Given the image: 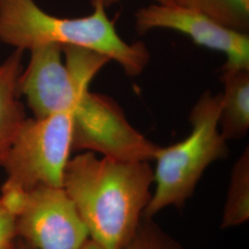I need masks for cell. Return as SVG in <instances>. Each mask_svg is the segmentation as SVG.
I'll return each mask as SVG.
<instances>
[{
    "label": "cell",
    "instance_id": "obj_1",
    "mask_svg": "<svg viewBox=\"0 0 249 249\" xmlns=\"http://www.w3.org/2000/svg\"><path fill=\"white\" fill-rule=\"evenodd\" d=\"M30 52L18 90L35 117L69 112L73 151L98 152L117 160H153L159 146L129 123L114 99L89 90L91 80L110 58L89 49L58 45Z\"/></svg>",
    "mask_w": 249,
    "mask_h": 249
},
{
    "label": "cell",
    "instance_id": "obj_2",
    "mask_svg": "<svg viewBox=\"0 0 249 249\" xmlns=\"http://www.w3.org/2000/svg\"><path fill=\"white\" fill-rule=\"evenodd\" d=\"M149 161L117 160L84 151L69 160L63 188L71 198L90 240L118 249L129 240L151 201Z\"/></svg>",
    "mask_w": 249,
    "mask_h": 249
},
{
    "label": "cell",
    "instance_id": "obj_3",
    "mask_svg": "<svg viewBox=\"0 0 249 249\" xmlns=\"http://www.w3.org/2000/svg\"><path fill=\"white\" fill-rule=\"evenodd\" d=\"M91 6L88 16L60 18L35 0H0V42L23 52L46 45L85 48L117 63L127 76H140L150 63L148 47L122 39L101 1L91 0Z\"/></svg>",
    "mask_w": 249,
    "mask_h": 249
},
{
    "label": "cell",
    "instance_id": "obj_4",
    "mask_svg": "<svg viewBox=\"0 0 249 249\" xmlns=\"http://www.w3.org/2000/svg\"><path fill=\"white\" fill-rule=\"evenodd\" d=\"M221 102V93L204 91L191 109L189 135L168 147L159 146L153 158L155 189L142 218L152 219L171 206L182 208L193 195L205 170L227 157V142L219 127Z\"/></svg>",
    "mask_w": 249,
    "mask_h": 249
},
{
    "label": "cell",
    "instance_id": "obj_5",
    "mask_svg": "<svg viewBox=\"0 0 249 249\" xmlns=\"http://www.w3.org/2000/svg\"><path fill=\"white\" fill-rule=\"evenodd\" d=\"M72 151L69 112L26 118L2 165L7 179L1 193L18 195L39 186L63 187Z\"/></svg>",
    "mask_w": 249,
    "mask_h": 249
},
{
    "label": "cell",
    "instance_id": "obj_6",
    "mask_svg": "<svg viewBox=\"0 0 249 249\" xmlns=\"http://www.w3.org/2000/svg\"><path fill=\"white\" fill-rule=\"evenodd\" d=\"M18 239L34 249H82L89 231L63 187L39 186L9 199Z\"/></svg>",
    "mask_w": 249,
    "mask_h": 249
},
{
    "label": "cell",
    "instance_id": "obj_7",
    "mask_svg": "<svg viewBox=\"0 0 249 249\" xmlns=\"http://www.w3.org/2000/svg\"><path fill=\"white\" fill-rule=\"evenodd\" d=\"M135 29L139 35L154 29L176 31L196 45L224 53L223 69H249V35L223 26L195 9L152 4L135 13Z\"/></svg>",
    "mask_w": 249,
    "mask_h": 249
},
{
    "label": "cell",
    "instance_id": "obj_8",
    "mask_svg": "<svg viewBox=\"0 0 249 249\" xmlns=\"http://www.w3.org/2000/svg\"><path fill=\"white\" fill-rule=\"evenodd\" d=\"M23 53L15 49L0 63V166L27 118L18 90Z\"/></svg>",
    "mask_w": 249,
    "mask_h": 249
},
{
    "label": "cell",
    "instance_id": "obj_9",
    "mask_svg": "<svg viewBox=\"0 0 249 249\" xmlns=\"http://www.w3.org/2000/svg\"><path fill=\"white\" fill-rule=\"evenodd\" d=\"M219 127L223 139L240 140L249 129V69H223Z\"/></svg>",
    "mask_w": 249,
    "mask_h": 249
},
{
    "label": "cell",
    "instance_id": "obj_10",
    "mask_svg": "<svg viewBox=\"0 0 249 249\" xmlns=\"http://www.w3.org/2000/svg\"><path fill=\"white\" fill-rule=\"evenodd\" d=\"M249 218V150L243 151L231 173L227 200L223 209L222 228H231Z\"/></svg>",
    "mask_w": 249,
    "mask_h": 249
},
{
    "label": "cell",
    "instance_id": "obj_11",
    "mask_svg": "<svg viewBox=\"0 0 249 249\" xmlns=\"http://www.w3.org/2000/svg\"><path fill=\"white\" fill-rule=\"evenodd\" d=\"M178 5L199 11L226 28L249 34V0H179Z\"/></svg>",
    "mask_w": 249,
    "mask_h": 249
},
{
    "label": "cell",
    "instance_id": "obj_12",
    "mask_svg": "<svg viewBox=\"0 0 249 249\" xmlns=\"http://www.w3.org/2000/svg\"><path fill=\"white\" fill-rule=\"evenodd\" d=\"M82 249H105L92 240L86 242ZM118 249H184L152 219L142 218L133 236Z\"/></svg>",
    "mask_w": 249,
    "mask_h": 249
},
{
    "label": "cell",
    "instance_id": "obj_13",
    "mask_svg": "<svg viewBox=\"0 0 249 249\" xmlns=\"http://www.w3.org/2000/svg\"><path fill=\"white\" fill-rule=\"evenodd\" d=\"M17 239L15 212L0 195V249H12Z\"/></svg>",
    "mask_w": 249,
    "mask_h": 249
},
{
    "label": "cell",
    "instance_id": "obj_14",
    "mask_svg": "<svg viewBox=\"0 0 249 249\" xmlns=\"http://www.w3.org/2000/svg\"><path fill=\"white\" fill-rule=\"evenodd\" d=\"M11 249H34L33 248H31L30 246H28L25 242H23L22 240H20V239H17L16 242H15V244H14V246H13V248Z\"/></svg>",
    "mask_w": 249,
    "mask_h": 249
},
{
    "label": "cell",
    "instance_id": "obj_15",
    "mask_svg": "<svg viewBox=\"0 0 249 249\" xmlns=\"http://www.w3.org/2000/svg\"><path fill=\"white\" fill-rule=\"evenodd\" d=\"M99 1H101V2L104 4V6L107 9V8H109V7L113 6V5H115L116 3L120 2L121 0H99Z\"/></svg>",
    "mask_w": 249,
    "mask_h": 249
},
{
    "label": "cell",
    "instance_id": "obj_16",
    "mask_svg": "<svg viewBox=\"0 0 249 249\" xmlns=\"http://www.w3.org/2000/svg\"><path fill=\"white\" fill-rule=\"evenodd\" d=\"M157 4H164V5H178L179 0H154Z\"/></svg>",
    "mask_w": 249,
    "mask_h": 249
}]
</instances>
